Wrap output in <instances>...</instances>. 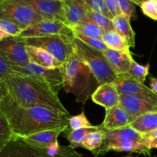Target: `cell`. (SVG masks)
I'll use <instances>...</instances> for the list:
<instances>
[{
  "label": "cell",
  "mask_w": 157,
  "mask_h": 157,
  "mask_svg": "<svg viewBox=\"0 0 157 157\" xmlns=\"http://www.w3.org/2000/svg\"><path fill=\"white\" fill-rule=\"evenodd\" d=\"M52 1H58V2H64L65 0H52Z\"/></svg>",
  "instance_id": "44"
},
{
  "label": "cell",
  "mask_w": 157,
  "mask_h": 157,
  "mask_svg": "<svg viewBox=\"0 0 157 157\" xmlns=\"http://www.w3.org/2000/svg\"><path fill=\"white\" fill-rule=\"evenodd\" d=\"M9 37H10V36H9L8 34H6L5 32H3V31L0 29V41H2V40L5 39V38H9Z\"/></svg>",
  "instance_id": "42"
},
{
  "label": "cell",
  "mask_w": 157,
  "mask_h": 157,
  "mask_svg": "<svg viewBox=\"0 0 157 157\" xmlns=\"http://www.w3.org/2000/svg\"><path fill=\"white\" fill-rule=\"evenodd\" d=\"M18 38L25 45L40 48L46 51L63 64L67 62L75 53V48L73 42L74 37L66 35H47Z\"/></svg>",
  "instance_id": "4"
},
{
  "label": "cell",
  "mask_w": 157,
  "mask_h": 157,
  "mask_svg": "<svg viewBox=\"0 0 157 157\" xmlns=\"http://www.w3.org/2000/svg\"><path fill=\"white\" fill-rule=\"evenodd\" d=\"M143 13L157 21V0H147L140 6Z\"/></svg>",
  "instance_id": "35"
},
{
  "label": "cell",
  "mask_w": 157,
  "mask_h": 157,
  "mask_svg": "<svg viewBox=\"0 0 157 157\" xmlns=\"http://www.w3.org/2000/svg\"><path fill=\"white\" fill-rule=\"evenodd\" d=\"M0 29L10 37H18L22 32V30L15 23L2 18H0Z\"/></svg>",
  "instance_id": "34"
},
{
  "label": "cell",
  "mask_w": 157,
  "mask_h": 157,
  "mask_svg": "<svg viewBox=\"0 0 157 157\" xmlns=\"http://www.w3.org/2000/svg\"><path fill=\"white\" fill-rule=\"evenodd\" d=\"M109 151L136 153L144 155L150 154V150H149L141 142H124L121 144H111L105 147H101L93 154L95 157H97L100 155L105 154Z\"/></svg>",
  "instance_id": "21"
},
{
  "label": "cell",
  "mask_w": 157,
  "mask_h": 157,
  "mask_svg": "<svg viewBox=\"0 0 157 157\" xmlns=\"http://www.w3.org/2000/svg\"><path fill=\"white\" fill-rule=\"evenodd\" d=\"M131 1H133V2H134V4L137 5V6H140L141 5L143 4L144 2H145L146 1H147V0H131Z\"/></svg>",
  "instance_id": "43"
},
{
  "label": "cell",
  "mask_w": 157,
  "mask_h": 157,
  "mask_svg": "<svg viewBox=\"0 0 157 157\" xmlns=\"http://www.w3.org/2000/svg\"><path fill=\"white\" fill-rule=\"evenodd\" d=\"M47 35H66L74 37L71 29L60 20H43L22 31L20 38L47 36Z\"/></svg>",
  "instance_id": "10"
},
{
  "label": "cell",
  "mask_w": 157,
  "mask_h": 157,
  "mask_svg": "<svg viewBox=\"0 0 157 157\" xmlns=\"http://www.w3.org/2000/svg\"><path fill=\"white\" fill-rule=\"evenodd\" d=\"M64 88L66 92L75 93L84 88L86 81L89 78L90 73L88 67L83 64L76 53L64 63L62 66Z\"/></svg>",
  "instance_id": "7"
},
{
  "label": "cell",
  "mask_w": 157,
  "mask_h": 157,
  "mask_svg": "<svg viewBox=\"0 0 157 157\" xmlns=\"http://www.w3.org/2000/svg\"><path fill=\"white\" fill-rule=\"evenodd\" d=\"M12 74H14V72L11 68L10 64L0 52V81L5 84V81L8 77Z\"/></svg>",
  "instance_id": "37"
},
{
  "label": "cell",
  "mask_w": 157,
  "mask_h": 157,
  "mask_svg": "<svg viewBox=\"0 0 157 157\" xmlns=\"http://www.w3.org/2000/svg\"><path fill=\"white\" fill-rule=\"evenodd\" d=\"M120 105L128 112L133 121L144 113L157 111V105L136 96L124 94H120Z\"/></svg>",
  "instance_id": "15"
},
{
  "label": "cell",
  "mask_w": 157,
  "mask_h": 157,
  "mask_svg": "<svg viewBox=\"0 0 157 157\" xmlns=\"http://www.w3.org/2000/svg\"><path fill=\"white\" fill-rule=\"evenodd\" d=\"M132 122L133 119L131 116L119 104L109 110H106L105 118L101 124V127L104 130H115L128 127Z\"/></svg>",
  "instance_id": "16"
},
{
  "label": "cell",
  "mask_w": 157,
  "mask_h": 157,
  "mask_svg": "<svg viewBox=\"0 0 157 157\" xmlns=\"http://www.w3.org/2000/svg\"><path fill=\"white\" fill-rule=\"evenodd\" d=\"M14 135L25 137L38 132L68 128L69 114L43 107H23L6 94L0 104Z\"/></svg>",
  "instance_id": "1"
},
{
  "label": "cell",
  "mask_w": 157,
  "mask_h": 157,
  "mask_svg": "<svg viewBox=\"0 0 157 157\" xmlns=\"http://www.w3.org/2000/svg\"><path fill=\"white\" fill-rule=\"evenodd\" d=\"M115 32L123 37L130 48H135V32L130 25V21L124 15L116 16L112 19Z\"/></svg>",
  "instance_id": "23"
},
{
  "label": "cell",
  "mask_w": 157,
  "mask_h": 157,
  "mask_svg": "<svg viewBox=\"0 0 157 157\" xmlns=\"http://www.w3.org/2000/svg\"><path fill=\"white\" fill-rule=\"evenodd\" d=\"M91 100L106 110L120 104V93L115 83H105L98 85L91 94Z\"/></svg>",
  "instance_id": "13"
},
{
  "label": "cell",
  "mask_w": 157,
  "mask_h": 157,
  "mask_svg": "<svg viewBox=\"0 0 157 157\" xmlns=\"http://www.w3.org/2000/svg\"><path fill=\"white\" fill-rule=\"evenodd\" d=\"M105 4L107 5V8L111 12L113 17L119 16V15H122L121 11L120 9L119 6V2L118 0H104Z\"/></svg>",
  "instance_id": "39"
},
{
  "label": "cell",
  "mask_w": 157,
  "mask_h": 157,
  "mask_svg": "<svg viewBox=\"0 0 157 157\" xmlns=\"http://www.w3.org/2000/svg\"><path fill=\"white\" fill-rule=\"evenodd\" d=\"M122 15L130 21L135 12V4L131 0H118Z\"/></svg>",
  "instance_id": "36"
},
{
  "label": "cell",
  "mask_w": 157,
  "mask_h": 157,
  "mask_svg": "<svg viewBox=\"0 0 157 157\" xmlns=\"http://www.w3.org/2000/svg\"><path fill=\"white\" fill-rule=\"evenodd\" d=\"M86 6L92 11L100 12L103 15H106L110 19H113L114 17L112 15L111 12L107 8V5L105 4L104 0H82Z\"/></svg>",
  "instance_id": "31"
},
{
  "label": "cell",
  "mask_w": 157,
  "mask_h": 157,
  "mask_svg": "<svg viewBox=\"0 0 157 157\" xmlns=\"http://www.w3.org/2000/svg\"><path fill=\"white\" fill-rule=\"evenodd\" d=\"M65 23L72 28L88 19L89 9L82 0H65L63 2Z\"/></svg>",
  "instance_id": "14"
},
{
  "label": "cell",
  "mask_w": 157,
  "mask_h": 157,
  "mask_svg": "<svg viewBox=\"0 0 157 157\" xmlns=\"http://www.w3.org/2000/svg\"><path fill=\"white\" fill-rule=\"evenodd\" d=\"M73 42L75 53L80 61L85 64L90 70L98 85L105 83H115L117 75L112 70L102 52H98L74 36Z\"/></svg>",
  "instance_id": "3"
},
{
  "label": "cell",
  "mask_w": 157,
  "mask_h": 157,
  "mask_svg": "<svg viewBox=\"0 0 157 157\" xmlns=\"http://www.w3.org/2000/svg\"><path fill=\"white\" fill-rule=\"evenodd\" d=\"M150 88L157 94V78H150Z\"/></svg>",
  "instance_id": "40"
},
{
  "label": "cell",
  "mask_w": 157,
  "mask_h": 157,
  "mask_svg": "<svg viewBox=\"0 0 157 157\" xmlns=\"http://www.w3.org/2000/svg\"><path fill=\"white\" fill-rule=\"evenodd\" d=\"M124 157H138V156H124Z\"/></svg>",
  "instance_id": "45"
},
{
  "label": "cell",
  "mask_w": 157,
  "mask_h": 157,
  "mask_svg": "<svg viewBox=\"0 0 157 157\" xmlns=\"http://www.w3.org/2000/svg\"><path fill=\"white\" fill-rule=\"evenodd\" d=\"M129 127L142 135L156 130L157 129V111L140 115L133 120Z\"/></svg>",
  "instance_id": "22"
},
{
  "label": "cell",
  "mask_w": 157,
  "mask_h": 157,
  "mask_svg": "<svg viewBox=\"0 0 157 157\" xmlns=\"http://www.w3.org/2000/svg\"><path fill=\"white\" fill-rule=\"evenodd\" d=\"M149 150L157 149V129L156 130L143 135L142 140L140 141Z\"/></svg>",
  "instance_id": "38"
},
{
  "label": "cell",
  "mask_w": 157,
  "mask_h": 157,
  "mask_svg": "<svg viewBox=\"0 0 157 157\" xmlns=\"http://www.w3.org/2000/svg\"><path fill=\"white\" fill-rule=\"evenodd\" d=\"M6 94H7V92H6V86H5L4 83L0 81V104H1L3 98H4Z\"/></svg>",
  "instance_id": "41"
},
{
  "label": "cell",
  "mask_w": 157,
  "mask_h": 157,
  "mask_svg": "<svg viewBox=\"0 0 157 157\" xmlns=\"http://www.w3.org/2000/svg\"><path fill=\"white\" fill-rule=\"evenodd\" d=\"M0 157H83L71 146H66L62 153L56 156L48 154L46 149L35 147L15 136L0 147Z\"/></svg>",
  "instance_id": "5"
},
{
  "label": "cell",
  "mask_w": 157,
  "mask_h": 157,
  "mask_svg": "<svg viewBox=\"0 0 157 157\" xmlns=\"http://www.w3.org/2000/svg\"><path fill=\"white\" fill-rule=\"evenodd\" d=\"M73 32V34H81L87 37L98 38L102 40L103 35L105 32L102 28L92 21L90 18L86 20L84 22H81L74 27L71 28Z\"/></svg>",
  "instance_id": "24"
},
{
  "label": "cell",
  "mask_w": 157,
  "mask_h": 157,
  "mask_svg": "<svg viewBox=\"0 0 157 157\" xmlns=\"http://www.w3.org/2000/svg\"><path fill=\"white\" fill-rule=\"evenodd\" d=\"M74 36L81 40L86 45L89 46V47L92 48L94 49H96L98 52H101L102 53L108 49V47L106 45L105 43L101 39L84 36V35H81V34H74Z\"/></svg>",
  "instance_id": "33"
},
{
  "label": "cell",
  "mask_w": 157,
  "mask_h": 157,
  "mask_svg": "<svg viewBox=\"0 0 157 157\" xmlns=\"http://www.w3.org/2000/svg\"><path fill=\"white\" fill-rule=\"evenodd\" d=\"M92 125L88 121V119L86 117L85 113L84 110H82L81 113L75 116H72L71 117L69 118V127L71 130H79V129L83 128H90L93 127Z\"/></svg>",
  "instance_id": "30"
},
{
  "label": "cell",
  "mask_w": 157,
  "mask_h": 157,
  "mask_svg": "<svg viewBox=\"0 0 157 157\" xmlns=\"http://www.w3.org/2000/svg\"><path fill=\"white\" fill-rule=\"evenodd\" d=\"M0 52L11 66L24 67L30 62L25 44L18 37H9L0 41Z\"/></svg>",
  "instance_id": "11"
},
{
  "label": "cell",
  "mask_w": 157,
  "mask_h": 157,
  "mask_svg": "<svg viewBox=\"0 0 157 157\" xmlns=\"http://www.w3.org/2000/svg\"><path fill=\"white\" fill-rule=\"evenodd\" d=\"M104 137V130L102 128L90 132L82 142L81 147L94 153L102 147Z\"/></svg>",
  "instance_id": "26"
},
{
  "label": "cell",
  "mask_w": 157,
  "mask_h": 157,
  "mask_svg": "<svg viewBox=\"0 0 157 157\" xmlns=\"http://www.w3.org/2000/svg\"><path fill=\"white\" fill-rule=\"evenodd\" d=\"M68 128H58L54 130H48L38 132L25 137H20L27 144L39 148L47 149L53 143L58 140V137L61 133H64ZM19 137V136H18Z\"/></svg>",
  "instance_id": "19"
},
{
  "label": "cell",
  "mask_w": 157,
  "mask_h": 157,
  "mask_svg": "<svg viewBox=\"0 0 157 157\" xmlns=\"http://www.w3.org/2000/svg\"><path fill=\"white\" fill-rule=\"evenodd\" d=\"M104 142L101 147L124 142H140L143 138L142 134L129 126L115 130H104Z\"/></svg>",
  "instance_id": "18"
},
{
  "label": "cell",
  "mask_w": 157,
  "mask_h": 157,
  "mask_svg": "<svg viewBox=\"0 0 157 157\" xmlns=\"http://www.w3.org/2000/svg\"><path fill=\"white\" fill-rule=\"evenodd\" d=\"M103 55L117 76L128 74L133 60L131 52L108 48L103 52Z\"/></svg>",
  "instance_id": "17"
},
{
  "label": "cell",
  "mask_w": 157,
  "mask_h": 157,
  "mask_svg": "<svg viewBox=\"0 0 157 157\" xmlns=\"http://www.w3.org/2000/svg\"><path fill=\"white\" fill-rule=\"evenodd\" d=\"M0 18L12 21L22 31L45 20L32 8L17 0H0Z\"/></svg>",
  "instance_id": "6"
},
{
  "label": "cell",
  "mask_w": 157,
  "mask_h": 157,
  "mask_svg": "<svg viewBox=\"0 0 157 157\" xmlns=\"http://www.w3.org/2000/svg\"><path fill=\"white\" fill-rule=\"evenodd\" d=\"M32 8L45 20H60L65 21L63 2L52 0H17Z\"/></svg>",
  "instance_id": "12"
},
{
  "label": "cell",
  "mask_w": 157,
  "mask_h": 157,
  "mask_svg": "<svg viewBox=\"0 0 157 157\" xmlns=\"http://www.w3.org/2000/svg\"><path fill=\"white\" fill-rule=\"evenodd\" d=\"M101 129V125L94 126L93 127L90 128H83L79 130H71L68 132L67 136V139L68 142L70 143V146L72 148L75 149L78 147H81L82 142L84 140L86 136L90 133V132L95 131Z\"/></svg>",
  "instance_id": "27"
},
{
  "label": "cell",
  "mask_w": 157,
  "mask_h": 157,
  "mask_svg": "<svg viewBox=\"0 0 157 157\" xmlns=\"http://www.w3.org/2000/svg\"><path fill=\"white\" fill-rule=\"evenodd\" d=\"M120 94L133 95L157 105V94L144 84L135 81L127 74L117 75L115 81Z\"/></svg>",
  "instance_id": "9"
},
{
  "label": "cell",
  "mask_w": 157,
  "mask_h": 157,
  "mask_svg": "<svg viewBox=\"0 0 157 157\" xmlns=\"http://www.w3.org/2000/svg\"><path fill=\"white\" fill-rule=\"evenodd\" d=\"M5 86L7 94L21 107H43L69 114L58 94L45 81L14 73L8 77Z\"/></svg>",
  "instance_id": "2"
},
{
  "label": "cell",
  "mask_w": 157,
  "mask_h": 157,
  "mask_svg": "<svg viewBox=\"0 0 157 157\" xmlns=\"http://www.w3.org/2000/svg\"><path fill=\"white\" fill-rule=\"evenodd\" d=\"M102 41L108 48L119 52H130V46L126 40L115 31L105 32L102 37Z\"/></svg>",
  "instance_id": "25"
},
{
  "label": "cell",
  "mask_w": 157,
  "mask_h": 157,
  "mask_svg": "<svg viewBox=\"0 0 157 157\" xmlns=\"http://www.w3.org/2000/svg\"><path fill=\"white\" fill-rule=\"evenodd\" d=\"M25 46L30 62L48 68H58L63 66L62 63L55 59L46 51L40 48L29 45Z\"/></svg>",
  "instance_id": "20"
},
{
  "label": "cell",
  "mask_w": 157,
  "mask_h": 157,
  "mask_svg": "<svg viewBox=\"0 0 157 157\" xmlns=\"http://www.w3.org/2000/svg\"><path fill=\"white\" fill-rule=\"evenodd\" d=\"M15 136L6 117L0 110V144H5Z\"/></svg>",
  "instance_id": "32"
},
{
  "label": "cell",
  "mask_w": 157,
  "mask_h": 157,
  "mask_svg": "<svg viewBox=\"0 0 157 157\" xmlns=\"http://www.w3.org/2000/svg\"><path fill=\"white\" fill-rule=\"evenodd\" d=\"M87 15H88V18H90L92 21H94V22L96 23L98 25H99L100 27L102 28L105 32L114 31V28H113L112 19L109 18L108 17H107L106 15H103V14L100 13V12L92 11L90 10V9L89 10Z\"/></svg>",
  "instance_id": "29"
},
{
  "label": "cell",
  "mask_w": 157,
  "mask_h": 157,
  "mask_svg": "<svg viewBox=\"0 0 157 157\" xmlns=\"http://www.w3.org/2000/svg\"><path fill=\"white\" fill-rule=\"evenodd\" d=\"M12 71L25 76H31L45 81L57 93L64 87L62 67L58 68H48L41 67L32 62H29L24 67L11 66Z\"/></svg>",
  "instance_id": "8"
},
{
  "label": "cell",
  "mask_w": 157,
  "mask_h": 157,
  "mask_svg": "<svg viewBox=\"0 0 157 157\" xmlns=\"http://www.w3.org/2000/svg\"><path fill=\"white\" fill-rule=\"evenodd\" d=\"M149 71H150V64L149 63L147 65H142L133 60L131 67H130L127 75L130 78L134 79L135 81H138L141 84H144L147 75H149Z\"/></svg>",
  "instance_id": "28"
}]
</instances>
